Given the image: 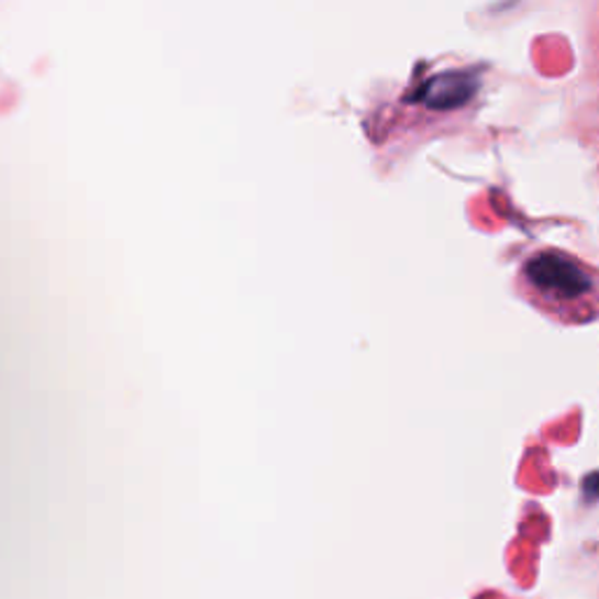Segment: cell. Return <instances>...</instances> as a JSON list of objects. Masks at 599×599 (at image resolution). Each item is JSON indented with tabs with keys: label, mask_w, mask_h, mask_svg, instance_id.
Returning <instances> with one entry per match:
<instances>
[{
	"label": "cell",
	"mask_w": 599,
	"mask_h": 599,
	"mask_svg": "<svg viewBox=\"0 0 599 599\" xmlns=\"http://www.w3.org/2000/svg\"><path fill=\"white\" fill-rule=\"evenodd\" d=\"M515 286L524 302L562 325L599 319V269L559 248L530 253L518 267Z\"/></svg>",
	"instance_id": "1"
}]
</instances>
